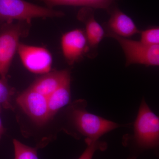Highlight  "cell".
Instances as JSON below:
<instances>
[{
  "label": "cell",
  "instance_id": "6da1fadb",
  "mask_svg": "<svg viewBox=\"0 0 159 159\" xmlns=\"http://www.w3.org/2000/svg\"><path fill=\"white\" fill-rule=\"evenodd\" d=\"M122 144L137 151L156 149L159 145V118L142 99L134 123L133 135L123 137Z\"/></svg>",
  "mask_w": 159,
  "mask_h": 159
},
{
  "label": "cell",
  "instance_id": "7a4b0ae2",
  "mask_svg": "<svg viewBox=\"0 0 159 159\" xmlns=\"http://www.w3.org/2000/svg\"><path fill=\"white\" fill-rule=\"evenodd\" d=\"M87 102L78 99L69 106L68 113L71 123L78 137H84L85 142L99 140L103 135L123 126L110 120L89 112Z\"/></svg>",
  "mask_w": 159,
  "mask_h": 159
},
{
  "label": "cell",
  "instance_id": "3957f363",
  "mask_svg": "<svg viewBox=\"0 0 159 159\" xmlns=\"http://www.w3.org/2000/svg\"><path fill=\"white\" fill-rule=\"evenodd\" d=\"M63 12L29 3L24 0H0V22L14 20L30 23L35 18L61 17Z\"/></svg>",
  "mask_w": 159,
  "mask_h": 159
},
{
  "label": "cell",
  "instance_id": "277c9868",
  "mask_svg": "<svg viewBox=\"0 0 159 159\" xmlns=\"http://www.w3.org/2000/svg\"><path fill=\"white\" fill-rule=\"evenodd\" d=\"M26 22L4 24L0 30V76L6 80L15 54L17 51L20 38L25 34Z\"/></svg>",
  "mask_w": 159,
  "mask_h": 159
},
{
  "label": "cell",
  "instance_id": "5b68a950",
  "mask_svg": "<svg viewBox=\"0 0 159 159\" xmlns=\"http://www.w3.org/2000/svg\"><path fill=\"white\" fill-rule=\"evenodd\" d=\"M107 36L116 40L124 51L126 66L134 64L146 66H158L159 45L147 46L140 41L120 37L111 32Z\"/></svg>",
  "mask_w": 159,
  "mask_h": 159
},
{
  "label": "cell",
  "instance_id": "8992f818",
  "mask_svg": "<svg viewBox=\"0 0 159 159\" xmlns=\"http://www.w3.org/2000/svg\"><path fill=\"white\" fill-rule=\"evenodd\" d=\"M16 102L37 125H44L51 120L48 97L30 87L18 97Z\"/></svg>",
  "mask_w": 159,
  "mask_h": 159
},
{
  "label": "cell",
  "instance_id": "52a82bcc",
  "mask_svg": "<svg viewBox=\"0 0 159 159\" xmlns=\"http://www.w3.org/2000/svg\"><path fill=\"white\" fill-rule=\"evenodd\" d=\"M17 52L23 65L30 72L43 74L51 71L52 56L44 48L20 43Z\"/></svg>",
  "mask_w": 159,
  "mask_h": 159
},
{
  "label": "cell",
  "instance_id": "ba28073f",
  "mask_svg": "<svg viewBox=\"0 0 159 159\" xmlns=\"http://www.w3.org/2000/svg\"><path fill=\"white\" fill-rule=\"evenodd\" d=\"M61 46L64 56L70 65L81 59L90 49L85 32L79 29L64 34Z\"/></svg>",
  "mask_w": 159,
  "mask_h": 159
},
{
  "label": "cell",
  "instance_id": "9c48e42d",
  "mask_svg": "<svg viewBox=\"0 0 159 159\" xmlns=\"http://www.w3.org/2000/svg\"><path fill=\"white\" fill-rule=\"evenodd\" d=\"M70 79V74L68 70L50 71L36 79L30 88L48 97Z\"/></svg>",
  "mask_w": 159,
  "mask_h": 159
},
{
  "label": "cell",
  "instance_id": "30bf717a",
  "mask_svg": "<svg viewBox=\"0 0 159 159\" xmlns=\"http://www.w3.org/2000/svg\"><path fill=\"white\" fill-rule=\"evenodd\" d=\"M78 17L85 24V34L89 49L96 48L105 35L104 30L94 17L92 8L86 7L79 11Z\"/></svg>",
  "mask_w": 159,
  "mask_h": 159
},
{
  "label": "cell",
  "instance_id": "8fae6325",
  "mask_svg": "<svg viewBox=\"0 0 159 159\" xmlns=\"http://www.w3.org/2000/svg\"><path fill=\"white\" fill-rule=\"evenodd\" d=\"M107 26L108 32L120 37H130L140 32L133 20L117 8L112 11Z\"/></svg>",
  "mask_w": 159,
  "mask_h": 159
},
{
  "label": "cell",
  "instance_id": "7c38bea8",
  "mask_svg": "<svg viewBox=\"0 0 159 159\" xmlns=\"http://www.w3.org/2000/svg\"><path fill=\"white\" fill-rule=\"evenodd\" d=\"M70 79L68 80L62 85L48 97L50 119H52L70 101Z\"/></svg>",
  "mask_w": 159,
  "mask_h": 159
},
{
  "label": "cell",
  "instance_id": "4fadbf2b",
  "mask_svg": "<svg viewBox=\"0 0 159 159\" xmlns=\"http://www.w3.org/2000/svg\"><path fill=\"white\" fill-rule=\"evenodd\" d=\"M14 157L13 159H39L37 150L39 147H30L16 139L13 141Z\"/></svg>",
  "mask_w": 159,
  "mask_h": 159
},
{
  "label": "cell",
  "instance_id": "5bb4252c",
  "mask_svg": "<svg viewBox=\"0 0 159 159\" xmlns=\"http://www.w3.org/2000/svg\"><path fill=\"white\" fill-rule=\"evenodd\" d=\"M14 89L10 87L7 82V79H0V109H13L11 102V97L14 94Z\"/></svg>",
  "mask_w": 159,
  "mask_h": 159
},
{
  "label": "cell",
  "instance_id": "9a60e30c",
  "mask_svg": "<svg viewBox=\"0 0 159 159\" xmlns=\"http://www.w3.org/2000/svg\"><path fill=\"white\" fill-rule=\"evenodd\" d=\"M86 148L78 159H93L97 151H104L107 148L106 142L97 140L95 142H86Z\"/></svg>",
  "mask_w": 159,
  "mask_h": 159
},
{
  "label": "cell",
  "instance_id": "2e32d148",
  "mask_svg": "<svg viewBox=\"0 0 159 159\" xmlns=\"http://www.w3.org/2000/svg\"><path fill=\"white\" fill-rule=\"evenodd\" d=\"M140 42L147 46L159 45V28H152L142 31L141 33Z\"/></svg>",
  "mask_w": 159,
  "mask_h": 159
},
{
  "label": "cell",
  "instance_id": "e0dca14e",
  "mask_svg": "<svg viewBox=\"0 0 159 159\" xmlns=\"http://www.w3.org/2000/svg\"><path fill=\"white\" fill-rule=\"evenodd\" d=\"M46 3L49 8L60 5L83 6V0H40Z\"/></svg>",
  "mask_w": 159,
  "mask_h": 159
},
{
  "label": "cell",
  "instance_id": "ac0fdd59",
  "mask_svg": "<svg viewBox=\"0 0 159 159\" xmlns=\"http://www.w3.org/2000/svg\"><path fill=\"white\" fill-rule=\"evenodd\" d=\"M113 0H83V6L90 8L106 9Z\"/></svg>",
  "mask_w": 159,
  "mask_h": 159
},
{
  "label": "cell",
  "instance_id": "d6986e66",
  "mask_svg": "<svg viewBox=\"0 0 159 159\" xmlns=\"http://www.w3.org/2000/svg\"><path fill=\"white\" fill-rule=\"evenodd\" d=\"M4 131V129L3 127L2 123V120L0 118V139H1L2 135L3 134Z\"/></svg>",
  "mask_w": 159,
  "mask_h": 159
}]
</instances>
